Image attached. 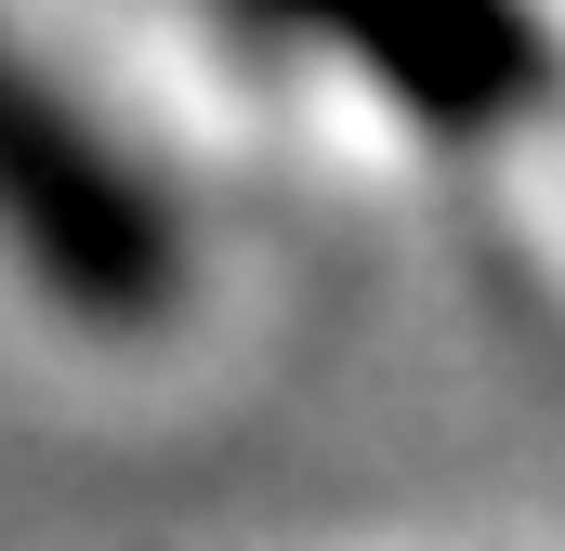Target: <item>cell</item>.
I'll return each instance as SVG.
<instances>
[{
    "label": "cell",
    "mask_w": 565,
    "mask_h": 551,
    "mask_svg": "<svg viewBox=\"0 0 565 551\" xmlns=\"http://www.w3.org/2000/svg\"><path fill=\"white\" fill-rule=\"evenodd\" d=\"M0 250L40 276L53 302L132 328L184 289V237L145 197V171L93 132L13 40H0Z\"/></svg>",
    "instance_id": "cell-1"
},
{
    "label": "cell",
    "mask_w": 565,
    "mask_h": 551,
    "mask_svg": "<svg viewBox=\"0 0 565 551\" xmlns=\"http://www.w3.org/2000/svg\"><path fill=\"white\" fill-rule=\"evenodd\" d=\"M237 13L302 40V53H329V66H355L422 132H513L553 93L540 0H237Z\"/></svg>",
    "instance_id": "cell-2"
}]
</instances>
